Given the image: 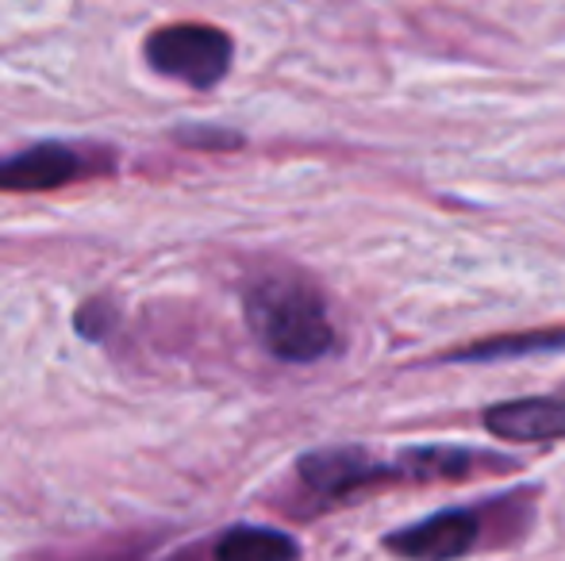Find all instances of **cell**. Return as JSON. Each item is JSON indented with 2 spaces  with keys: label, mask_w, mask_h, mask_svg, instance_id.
Returning a JSON list of instances; mask_svg holds the SVG:
<instances>
[{
  "label": "cell",
  "mask_w": 565,
  "mask_h": 561,
  "mask_svg": "<svg viewBox=\"0 0 565 561\" xmlns=\"http://www.w3.org/2000/svg\"><path fill=\"white\" fill-rule=\"evenodd\" d=\"M300 547L277 527L235 524L212 542V561H297Z\"/></svg>",
  "instance_id": "obj_7"
},
{
  "label": "cell",
  "mask_w": 565,
  "mask_h": 561,
  "mask_svg": "<svg viewBox=\"0 0 565 561\" xmlns=\"http://www.w3.org/2000/svg\"><path fill=\"white\" fill-rule=\"evenodd\" d=\"M565 331H523V335H497L477 346L447 354V362H497V358H523V354L562 350Z\"/></svg>",
  "instance_id": "obj_8"
},
{
  "label": "cell",
  "mask_w": 565,
  "mask_h": 561,
  "mask_svg": "<svg viewBox=\"0 0 565 561\" xmlns=\"http://www.w3.org/2000/svg\"><path fill=\"white\" fill-rule=\"evenodd\" d=\"M243 315L258 346L277 362L308 366L335 350V323L328 315V300L305 273L274 270L246 281Z\"/></svg>",
  "instance_id": "obj_1"
},
{
  "label": "cell",
  "mask_w": 565,
  "mask_h": 561,
  "mask_svg": "<svg viewBox=\"0 0 565 561\" xmlns=\"http://www.w3.org/2000/svg\"><path fill=\"white\" fill-rule=\"evenodd\" d=\"M113 320H116L113 308H105L100 300H89V304H82V312H77V331H82L85 338H105Z\"/></svg>",
  "instance_id": "obj_11"
},
{
  "label": "cell",
  "mask_w": 565,
  "mask_h": 561,
  "mask_svg": "<svg viewBox=\"0 0 565 561\" xmlns=\"http://www.w3.org/2000/svg\"><path fill=\"white\" fill-rule=\"evenodd\" d=\"M484 524L477 508H447L401 527L385 539V547L404 561H458L481 542Z\"/></svg>",
  "instance_id": "obj_5"
},
{
  "label": "cell",
  "mask_w": 565,
  "mask_h": 561,
  "mask_svg": "<svg viewBox=\"0 0 565 561\" xmlns=\"http://www.w3.org/2000/svg\"><path fill=\"white\" fill-rule=\"evenodd\" d=\"M147 547H150V539H116V542H108V547H93V550H82V554H62L51 561H139Z\"/></svg>",
  "instance_id": "obj_9"
},
{
  "label": "cell",
  "mask_w": 565,
  "mask_h": 561,
  "mask_svg": "<svg viewBox=\"0 0 565 561\" xmlns=\"http://www.w3.org/2000/svg\"><path fill=\"white\" fill-rule=\"evenodd\" d=\"M173 139H178L181 147H238V142H243L235 131H224V128H178Z\"/></svg>",
  "instance_id": "obj_10"
},
{
  "label": "cell",
  "mask_w": 565,
  "mask_h": 561,
  "mask_svg": "<svg viewBox=\"0 0 565 561\" xmlns=\"http://www.w3.org/2000/svg\"><path fill=\"white\" fill-rule=\"evenodd\" d=\"M481 420L497 439H508V442L565 439V400H551V397L504 400V404L484 408Z\"/></svg>",
  "instance_id": "obj_6"
},
{
  "label": "cell",
  "mask_w": 565,
  "mask_h": 561,
  "mask_svg": "<svg viewBox=\"0 0 565 561\" xmlns=\"http://www.w3.org/2000/svg\"><path fill=\"white\" fill-rule=\"evenodd\" d=\"M113 170V150L46 139L15 154H0V193H46V188H62L70 181L100 177Z\"/></svg>",
  "instance_id": "obj_4"
},
{
  "label": "cell",
  "mask_w": 565,
  "mask_h": 561,
  "mask_svg": "<svg viewBox=\"0 0 565 561\" xmlns=\"http://www.w3.org/2000/svg\"><path fill=\"white\" fill-rule=\"evenodd\" d=\"M142 58L154 74L209 93L231 74L235 43L224 28H212V23H166L147 35Z\"/></svg>",
  "instance_id": "obj_3"
},
{
  "label": "cell",
  "mask_w": 565,
  "mask_h": 561,
  "mask_svg": "<svg viewBox=\"0 0 565 561\" xmlns=\"http://www.w3.org/2000/svg\"><path fill=\"white\" fill-rule=\"evenodd\" d=\"M297 481L316 511L347 504L370 488L393 485V481H416L412 450L385 457L365 446H320L297 457Z\"/></svg>",
  "instance_id": "obj_2"
}]
</instances>
